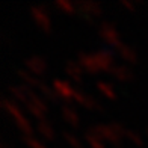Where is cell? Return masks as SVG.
Returning a JSON list of instances; mask_svg holds the SVG:
<instances>
[{
    "instance_id": "8992f818",
    "label": "cell",
    "mask_w": 148,
    "mask_h": 148,
    "mask_svg": "<svg viewBox=\"0 0 148 148\" xmlns=\"http://www.w3.org/2000/svg\"><path fill=\"white\" fill-rule=\"evenodd\" d=\"M23 62H24V65L32 71L33 76H42L44 71H45V68H47L45 60H44V58H41V56H32V58L24 59Z\"/></svg>"
},
{
    "instance_id": "277c9868",
    "label": "cell",
    "mask_w": 148,
    "mask_h": 148,
    "mask_svg": "<svg viewBox=\"0 0 148 148\" xmlns=\"http://www.w3.org/2000/svg\"><path fill=\"white\" fill-rule=\"evenodd\" d=\"M94 58H95V62L100 71H109L113 68V58L110 55L109 50H101L94 53Z\"/></svg>"
},
{
    "instance_id": "8fae6325",
    "label": "cell",
    "mask_w": 148,
    "mask_h": 148,
    "mask_svg": "<svg viewBox=\"0 0 148 148\" xmlns=\"http://www.w3.org/2000/svg\"><path fill=\"white\" fill-rule=\"evenodd\" d=\"M17 76L23 80L24 85L32 86V88H39V86L42 85V82H41V80H39L36 76H33V74L24 71V70H17Z\"/></svg>"
},
{
    "instance_id": "7c38bea8",
    "label": "cell",
    "mask_w": 148,
    "mask_h": 148,
    "mask_svg": "<svg viewBox=\"0 0 148 148\" xmlns=\"http://www.w3.org/2000/svg\"><path fill=\"white\" fill-rule=\"evenodd\" d=\"M2 109H5L14 119H17L18 116L23 115L21 110H20L18 107L15 106V103L12 101V100H9L8 97H2Z\"/></svg>"
},
{
    "instance_id": "ba28073f",
    "label": "cell",
    "mask_w": 148,
    "mask_h": 148,
    "mask_svg": "<svg viewBox=\"0 0 148 148\" xmlns=\"http://www.w3.org/2000/svg\"><path fill=\"white\" fill-rule=\"evenodd\" d=\"M110 74L115 79H118L119 82H129V80H133V73L124 65H113V68L110 70Z\"/></svg>"
},
{
    "instance_id": "3957f363",
    "label": "cell",
    "mask_w": 148,
    "mask_h": 148,
    "mask_svg": "<svg viewBox=\"0 0 148 148\" xmlns=\"http://www.w3.org/2000/svg\"><path fill=\"white\" fill-rule=\"evenodd\" d=\"M74 8H76L77 14L85 12V14H89L92 17L101 15V8H100V5L97 2H92V0H77V2H74Z\"/></svg>"
},
{
    "instance_id": "d4e9b609",
    "label": "cell",
    "mask_w": 148,
    "mask_h": 148,
    "mask_svg": "<svg viewBox=\"0 0 148 148\" xmlns=\"http://www.w3.org/2000/svg\"><path fill=\"white\" fill-rule=\"evenodd\" d=\"M85 98H86V95H85L82 91H80V88H74V91H73V100H74V101L83 106Z\"/></svg>"
},
{
    "instance_id": "cb8c5ba5",
    "label": "cell",
    "mask_w": 148,
    "mask_h": 148,
    "mask_svg": "<svg viewBox=\"0 0 148 148\" xmlns=\"http://www.w3.org/2000/svg\"><path fill=\"white\" fill-rule=\"evenodd\" d=\"M21 140H23L26 145H29L30 148H47V147H44L42 144H39L38 140H36L35 138H32V136H23Z\"/></svg>"
},
{
    "instance_id": "f546056e",
    "label": "cell",
    "mask_w": 148,
    "mask_h": 148,
    "mask_svg": "<svg viewBox=\"0 0 148 148\" xmlns=\"http://www.w3.org/2000/svg\"><path fill=\"white\" fill-rule=\"evenodd\" d=\"M147 134H148V127H147Z\"/></svg>"
},
{
    "instance_id": "603a6c76",
    "label": "cell",
    "mask_w": 148,
    "mask_h": 148,
    "mask_svg": "<svg viewBox=\"0 0 148 148\" xmlns=\"http://www.w3.org/2000/svg\"><path fill=\"white\" fill-rule=\"evenodd\" d=\"M127 138H129L132 142L136 145V147H142L144 145V140H142V138L139 136V134L136 133V132H133V130H127Z\"/></svg>"
},
{
    "instance_id": "ffe728a7",
    "label": "cell",
    "mask_w": 148,
    "mask_h": 148,
    "mask_svg": "<svg viewBox=\"0 0 148 148\" xmlns=\"http://www.w3.org/2000/svg\"><path fill=\"white\" fill-rule=\"evenodd\" d=\"M24 107H26V109H27V110H29V112H30V113H32V115L35 116L36 119H39V121H42V119H44V112H42L41 109H39V107H36L35 104H32L30 101L26 103V106H24Z\"/></svg>"
},
{
    "instance_id": "9c48e42d",
    "label": "cell",
    "mask_w": 148,
    "mask_h": 148,
    "mask_svg": "<svg viewBox=\"0 0 148 148\" xmlns=\"http://www.w3.org/2000/svg\"><path fill=\"white\" fill-rule=\"evenodd\" d=\"M65 73L68 74V77L73 79L74 83H80L82 82V77H80V65L79 62H76V60H68L65 65Z\"/></svg>"
},
{
    "instance_id": "83f0119b",
    "label": "cell",
    "mask_w": 148,
    "mask_h": 148,
    "mask_svg": "<svg viewBox=\"0 0 148 148\" xmlns=\"http://www.w3.org/2000/svg\"><path fill=\"white\" fill-rule=\"evenodd\" d=\"M80 18L83 20V21H86L88 24H94V18H92V15H89V14H85V12H80Z\"/></svg>"
},
{
    "instance_id": "5b68a950",
    "label": "cell",
    "mask_w": 148,
    "mask_h": 148,
    "mask_svg": "<svg viewBox=\"0 0 148 148\" xmlns=\"http://www.w3.org/2000/svg\"><path fill=\"white\" fill-rule=\"evenodd\" d=\"M77 62L82 68H85L86 73H89V74H95V73L100 71L94 55H86L85 51H79L77 53Z\"/></svg>"
},
{
    "instance_id": "30bf717a",
    "label": "cell",
    "mask_w": 148,
    "mask_h": 148,
    "mask_svg": "<svg viewBox=\"0 0 148 148\" xmlns=\"http://www.w3.org/2000/svg\"><path fill=\"white\" fill-rule=\"evenodd\" d=\"M60 109H62V116H64V119L66 121V123L71 124L73 127L79 125V116H77V112L74 110L73 106L62 104V106H60Z\"/></svg>"
},
{
    "instance_id": "7402d4cb",
    "label": "cell",
    "mask_w": 148,
    "mask_h": 148,
    "mask_svg": "<svg viewBox=\"0 0 148 148\" xmlns=\"http://www.w3.org/2000/svg\"><path fill=\"white\" fill-rule=\"evenodd\" d=\"M109 127H110V130H112L113 133H115L116 136H119L121 139H123L124 136H127V130H125V129H124V127L121 125L119 123H115V121H113V123H110V124H109Z\"/></svg>"
},
{
    "instance_id": "2e32d148",
    "label": "cell",
    "mask_w": 148,
    "mask_h": 148,
    "mask_svg": "<svg viewBox=\"0 0 148 148\" xmlns=\"http://www.w3.org/2000/svg\"><path fill=\"white\" fill-rule=\"evenodd\" d=\"M9 92H11V95L14 97L17 101H20L23 106H26V103L29 101L27 100V97H26V94L18 88V86H9Z\"/></svg>"
},
{
    "instance_id": "d6986e66",
    "label": "cell",
    "mask_w": 148,
    "mask_h": 148,
    "mask_svg": "<svg viewBox=\"0 0 148 148\" xmlns=\"http://www.w3.org/2000/svg\"><path fill=\"white\" fill-rule=\"evenodd\" d=\"M60 11H64L65 14H74L76 12V8H74V3L71 2H66V0H58L55 3Z\"/></svg>"
},
{
    "instance_id": "52a82bcc",
    "label": "cell",
    "mask_w": 148,
    "mask_h": 148,
    "mask_svg": "<svg viewBox=\"0 0 148 148\" xmlns=\"http://www.w3.org/2000/svg\"><path fill=\"white\" fill-rule=\"evenodd\" d=\"M30 14H32L33 20L36 21V24L44 32H50V20H49V15H47L45 11H42L39 6H32V8H30Z\"/></svg>"
},
{
    "instance_id": "e0dca14e",
    "label": "cell",
    "mask_w": 148,
    "mask_h": 148,
    "mask_svg": "<svg viewBox=\"0 0 148 148\" xmlns=\"http://www.w3.org/2000/svg\"><path fill=\"white\" fill-rule=\"evenodd\" d=\"M14 121H15V124L18 125V129L24 133V136H30V134H32V127H30V124L27 123V119H26L23 115L18 116V118L14 119Z\"/></svg>"
},
{
    "instance_id": "484cf974",
    "label": "cell",
    "mask_w": 148,
    "mask_h": 148,
    "mask_svg": "<svg viewBox=\"0 0 148 148\" xmlns=\"http://www.w3.org/2000/svg\"><path fill=\"white\" fill-rule=\"evenodd\" d=\"M83 106H85V109H88V110H97L98 103H97V101H95V100H94L91 95H86Z\"/></svg>"
},
{
    "instance_id": "4fadbf2b",
    "label": "cell",
    "mask_w": 148,
    "mask_h": 148,
    "mask_svg": "<svg viewBox=\"0 0 148 148\" xmlns=\"http://www.w3.org/2000/svg\"><path fill=\"white\" fill-rule=\"evenodd\" d=\"M116 50H118V53H119V56L123 58L125 62L136 64V53H134V50L132 49V47L125 45V44H121Z\"/></svg>"
},
{
    "instance_id": "ac0fdd59",
    "label": "cell",
    "mask_w": 148,
    "mask_h": 148,
    "mask_svg": "<svg viewBox=\"0 0 148 148\" xmlns=\"http://www.w3.org/2000/svg\"><path fill=\"white\" fill-rule=\"evenodd\" d=\"M97 88H98V91L101 92L104 97L110 98V100H115V92H113V89H112L110 85H107V83H104V82H97Z\"/></svg>"
},
{
    "instance_id": "44dd1931",
    "label": "cell",
    "mask_w": 148,
    "mask_h": 148,
    "mask_svg": "<svg viewBox=\"0 0 148 148\" xmlns=\"http://www.w3.org/2000/svg\"><path fill=\"white\" fill-rule=\"evenodd\" d=\"M62 134H64V139H65L73 148H82V145H80V140L74 136L73 133H70V132H62Z\"/></svg>"
},
{
    "instance_id": "6da1fadb",
    "label": "cell",
    "mask_w": 148,
    "mask_h": 148,
    "mask_svg": "<svg viewBox=\"0 0 148 148\" xmlns=\"http://www.w3.org/2000/svg\"><path fill=\"white\" fill-rule=\"evenodd\" d=\"M98 33H100V36L104 39V42L109 44L110 47H113V49H118V47L121 45L119 35H118L116 27H115L113 23L103 21L101 24H100V27H98Z\"/></svg>"
},
{
    "instance_id": "f1b7e54d",
    "label": "cell",
    "mask_w": 148,
    "mask_h": 148,
    "mask_svg": "<svg viewBox=\"0 0 148 148\" xmlns=\"http://www.w3.org/2000/svg\"><path fill=\"white\" fill-rule=\"evenodd\" d=\"M121 5L127 8L129 11H134V3L133 2H129V0H121Z\"/></svg>"
},
{
    "instance_id": "5bb4252c",
    "label": "cell",
    "mask_w": 148,
    "mask_h": 148,
    "mask_svg": "<svg viewBox=\"0 0 148 148\" xmlns=\"http://www.w3.org/2000/svg\"><path fill=\"white\" fill-rule=\"evenodd\" d=\"M36 130H38L39 133H41L45 139H49V140H51L53 138H55V134H53V129H51V125L49 124V121H45V119H42V121H38Z\"/></svg>"
},
{
    "instance_id": "4316f807",
    "label": "cell",
    "mask_w": 148,
    "mask_h": 148,
    "mask_svg": "<svg viewBox=\"0 0 148 148\" xmlns=\"http://www.w3.org/2000/svg\"><path fill=\"white\" fill-rule=\"evenodd\" d=\"M85 138V140L88 142V145L91 147V148H104L103 145H101V142H100L98 139H95V138H89V136H83Z\"/></svg>"
},
{
    "instance_id": "9a60e30c",
    "label": "cell",
    "mask_w": 148,
    "mask_h": 148,
    "mask_svg": "<svg viewBox=\"0 0 148 148\" xmlns=\"http://www.w3.org/2000/svg\"><path fill=\"white\" fill-rule=\"evenodd\" d=\"M38 89L41 91V94L44 95V98H45V100H49V101H51V103H59V95H58V94L50 88L49 85H45V83L42 82V85L39 86Z\"/></svg>"
},
{
    "instance_id": "7a4b0ae2",
    "label": "cell",
    "mask_w": 148,
    "mask_h": 148,
    "mask_svg": "<svg viewBox=\"0 0 148 148\" xmlns=\"http://www.w3.org/2000/svg\"><path fill=\"white\" fill-rule=\"evenodd\" d=\"M53 89H55V92L65 101V104L74 107V104H73V101H74V100H73V91H74V88H71L70 83L60 82V80H53Z\"/></svg>"
}]
</instances>
